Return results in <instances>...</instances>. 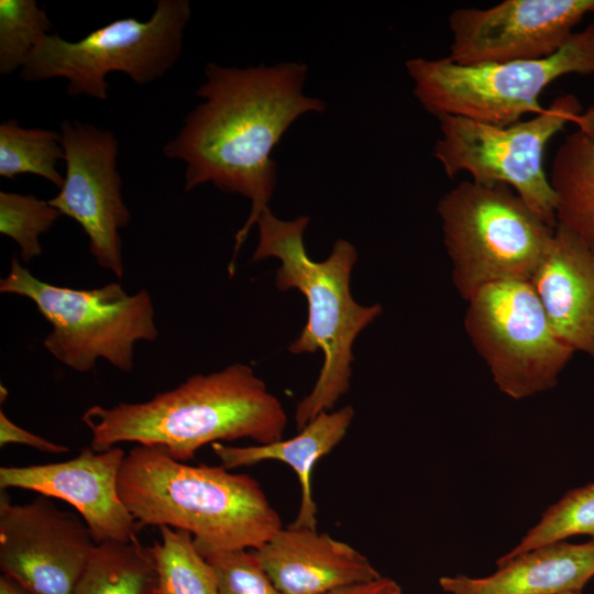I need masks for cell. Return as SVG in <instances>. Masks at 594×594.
<instances>
[{"label":"cell","mask_w":594,"mask_h":594,"mask_svg":"<svg viewBox=\"0 0 594 594\" xmlns=\"http://www.w3.org/2000/svg\"><path fill=\"white\" fill-rule=\"evenodd\" d=\"M307 73L298 62L243 68L208 63L196 91L202 101L163 147L166 157L185 163L186 191L211 183L250 200L249 217L234 237L230 276L251 228L268 209L277 182L274 147L301 116L327 108L304 92Z\"/></svg>","instance_id":"cell-1"},{"label":"cell","mask_w":594,"mask_h":594,"mask_svg":"<svg viewBox=\"0 0 594 594\" xmlns=\"http://www.w3.org/2000/svg\"><path fill=\"white\" fill-rule=\"evenodd\" d=\"M82 422L90 448L106 451L122 442L161 446L186 462L208 443L250 438L257 444L283 439L287 415L279 399L246 364L188 377L142 403L89 407Z\"/></svg>","instance_id":"cell-2"},{"label":"cell","mask_w":594,"mask_h":594,"mask_svg":"<svg viewBox=\"0 0 594 594\" xmlns=\"http://www.w3.org/2000/svg\"><path fill=\"white\" fill-rule=\"evenodd\" d=\"M118 487L139 528L186 530L204 558L257 549L283 527L255 479L222 465L186 464L161 446L136 444L125 453Z\"/></svg>","instance_id":"cell-3"},{"label":"cell","mask_w":594,"mask_h":594,"mask_svg":"<svg viewBox=\"0 0 594 594\" xmlns=\"http://www.w3.org/2000/svg\"><path fill=\"white\" fill-rule=\"evenodd\" d=\"M309 217L282 220L266 209L258 218V242L254 262L268 257L280 260L276 272L279 290L297 289L307 299L308 319L299 337L290 343L294 354L323 353V363L311 392L295 411L297 429L323 411H330L350 388L352 345L360 332L382 312L380 304L363 306L351 294L352 268L358 260L355 248L338 240L328 258L312 261L305 249L304 231Z\"/></svg>","instance_id":"cell-4"},{"label":"cell","mask_w":594,"mask_h":594,"mask_svg":"<svg viewBox=\"0 0 594 594\" xmlns=\"http://www.w3.org/2000/svg\"><path fill=\"white\" fill-rule=\"evenodd\" d=\"M452 282L469 300L480 288L530 280L554 229L504 184L465 180L438 202Z\"/></svg>","instance_id":"cell-5"},{"label":"cell","mask_w":594,"mask_h":594,"mask_svg":"<svg viewBox=\"0 0 594 594\" xmlns=\"http://www.w3.org/2000/svg\"><path fill=\"white\" fill-rule=\"evenodd\" d=\"M414 96L435 117L455 116L505 127L540 113L539 98L557 78L594 75V23L574 32L551 56L485 65H459L449 57L406 62Z\"/></svg>","instance_id":"cell-6"},{"label":"cell","mask_w":594,"mask_h":594,"mask_svg":"<svg viewBox=\"0 0 594 594\" xmlns=\"http://www.w3.org/2000/svg\"><path fill=\"white\" fill-rule=\"evenodd\" d=\"M0 292L32 300L52 324L43 343L61 363L91 371L99 359L123 372L133 366L134 344L158 336L147 290L129 295L119 283L92 289L56 286L31 274L14 255Z\"/></svg>","instance_id":"cell-7"},{"label":"cell","mask_w":594,"mask_h":594,"mask_svg":"<svg viewBox=\"0 0 594 594\" xmlns=\"http://www.w3.org/2000/svg\"><path fill=\"white\" fill-rule=\"evenodd\" d=\"M190 16L188 0H157L146 21L118 19L75 42L50 34L20 70V78L26 82L64 78L69 96L105 101L110 73L147 85L170 70L182 56Z\"/></svg>","instance_id":"cell-8"},{"label":"cell","mask_w":594,"mask_h":594,"mask_svg":"<svg viewBox=\"0 0 594 594\" xmlns=\"http://www.w3.org/2000/svg\"><path fill=\"white\" fill-rule=\"evenodd\" d=\"M581 112L578 98L565 94L531 119L505 127L441 116L437 118L441 136L433 156L450 178L465 172L476 183L507 185L556 228L558 200L543 168V156L551 138Z\"/></svg>","instance_id":"cell-9"},{"label":"cell","mask_w":594,"mask_h":594,"mask_svg":"<svg viewBox=\"0 0 594 594\" xmlns=\"http://www.w3.org/2000/svg\"><path fill=\"white\" fill-rule=\"evenodd\" d=\"M464 328L498 389L513 399L553 388L574 354L554 334L530 280L480 288L468 300Z\"/></svg>","instance_id":"cell-10"},{"label":"cell","mask_w":594,"mask_h":594,"mask_svg":"<svg viewBox=\"0 0 594 594\" xmlns=\"http://www.w3.org/2000/svg\"><path fill=\"white\" fill-rule=\"evenodd\" d=\"M61 135L66 172L59 193L48 202L81 227L98 265L121 278L120 230L129 224L131 215L117 168V136L76 119L62 121Z\"/></svg>","instance_id":"cell-11"},{"label":"cell","mask_w":594,"mask_h":594,"mask_svg":"<svg viewBox=\"0 0 594 594\" xmlns=\"http://www.w3.org/2000/svg\"><path fill=\"white\" fill-rule=\"evenodd\" d=\"M95 542L80 517L40 495L23 505L0 494V568L34 594H73Z\"/></svg>","instance_id":"cell-12"},{"label":"cell","mask_w":594,"mask_h":594,"mask_svg":"<svg viewBox=\"0 0 594 594\" xmlns=\"http://www.w3.org/2000/svg\"><path fill=\"white\" fill-rule=\"evenodd\" d=\"M590 12L594 0H505L487 9L460 8L449 16L448 57L465 66L544 58Z\"/></svg>","instance_id":"cell-13"},{"label":"cell","mask_w":594,"mask_h":594,"mask_svg":"<svg viewBox=\"0 0 594 594\" xmlns=\"http://www.w3.org/2000/svg\"><path fill=\"white\" fill-rule=\"evenodd\" d=\"M125 457L113 447L96 452L81 449L74 459L25 466H1L0 488H21L69 503L88 526L96 543L136 540L139 526L118 487Z\"/></svg>","instance_id":"cell-14"},{"label":"cell","mask_w":594,"mask_h":594,"mask_svg":"<svg viewBox=\"0 0 594 594\" xmlns=\"http://www.w3.org/2000/svg\"><path fill=\"white\" fill-rule=\"evenodd\" d=\"M252 552L283 594H330L382 576L356 549L311 528L282 527Z\"/></svg>","instance_id":"cell-15"},{"label":"cell","mask_w":594,"mask_h":594,"mask_svg":"<svg viewBox=\"0 0 594 594\" xmlns=\"http://www.w3.org/2000/svg\"><path fill=\"white\" fill-rule=\"evenodd\" d=\"M530 283L554 334L594 358V252L558 223Z\"/></svg>","instance_id":"cell-16"},{"label":"cell","mask_w":594,"mask_h":594,"mask_svg":"<svg viewBox=\"0 0 594 594\" xmlns=\"http://www.w3.org/2000/svg\"><path fill=\"white\" fill-rule=\"evenodd\" d=\"M484 578L442 576L439 585L449 594H563L581 592L594 576V540L558 541L496 564Z\"/></svg>","instance_id":"cell-17"},{"label":"cell","mask_w":594,"mask_h":594,"mask_svg":"<svg viewBox=\"0 0 594 594\" xmlns=\"http://www.w3.org/2000/svg\"><path fill=\"white\" fill-rule=\"evenodd\" d=\"M353 417L354 410L348 405L336 411L320 413L290 439L250 447H231L216 442L212 450L221 465L228 470L267 460L288 464L297 474L301 490L300 506L290 526L317 529V505L311 487L312 470L319 459L341 442Z\"/></svg>","instance_id":"cell-18"},{"label":"cell","mask_w":594,"mask_h":594,"mask_svg":"<svg viewBox=\"0 0 594 594\" xmlns=\"http://www.w3.org/2000/svg\"><path fill=\"white\" fill-rule=\"evenodd\" d=\"M576 129L559 146L550 183L557 220L594 252V105L574 119Z\"/></svg>","instance_id":"cell-19"},{"label":"cell","mask_w":594,"mask_h":594,"mask_svg":"<svg viewBox=\"0 0 594 594\" xmlns=\"http://www.w3.org/2000/svg\"><path fill=\"white\" fill-rule=\"evenodd\" d=\"M157 569L151 547L139 540L97 543L73 594H155Z\"/></svg>","instance_id":"cell-20"},{"label":"cell","mask_w":594,"mask_h":594,"mask_svg":"<svg viewBox=\"0 0 594 594\" xmlns=\"http://www.w3.org/2000/svg\"><path fill=\"white\" fill-rule=\"evenodd\" d=\"M59 160H64L61 132L23 128L15 119L0 124L1 177L33 174L61 188L64 177L56 167Z\"/></svg>","instance_id":"cell-21"},{"label":"cell","mask_w":594,"mask_h":594,"mask_svg":"<svg viewBox=\"0 0 594 594\" xmlns=\"http://www.w3.org/2000/svg\"><path fill=\"white\" fill-rule=\"evenodd\" d=\"M161 541L152 552L157 569L155 594H219L210 564L197 551L193 535L160 527Z\"/></svg>","instance_id":"cell-22"},{"label":"cell","mask_w":594,"mask_h":594,"mask_svg":"<svg viewBox=\"0 0 594 594\" xmlns=\"http://www.w3.org/2000/svg\"><path fill=\"white\" fill-rule=\"evenodd\" d=\"M586 535L594 540V482L573 488L552 504L540 520L496 564L536 548Z\"/></svg>","instance_id":"cell-23"},{"label":"cell","mask_w":594,"mask_h":594,"mask_svg":"<svg viewBox=\"0 0 594 594\" xmlns=\"http://www.w3.org/2000/svg\"><path fill=\"white\" fill-rule=\"evenodd\" d=\"M52 30L35 0H0V74L21 70Z\"/></svg>","instance_id":"cell-24"},{"label":"cell","mask_w":594,"mask_h":594,"mask_svg":"<svg viewBox=\"0 0 594 594\" xmlns=\"http://www.w3.org/2000/svg\"><path fill=\"white\" fill-rule=\"evenodd\" d=\"M61 216L48 200L34 195L0 191V232L19 245L21 258L25 263L42 254L40 237Z\"/></svg>","instance_id":"cell-25"},{"label":"cell","mask_w":594,"mask_h":594,"mask_svg":"<svg viewBox=\"0 0 594 594\" xmlns=\"http://www.w3.org/2000/svg\"><path fill=\"white\" fill-rule=\"evenodd\" d=\"M205 559L212 569L219 594H283L252 551L224 550Z\"/></svg>","instance_id":"cell-26"},{"label":"cell","mask_w":594,"mask_h":594,"mask_svg":"<svg viewBox=\"0 0 594 594\" xmlns=\"http://www.w3.org/2000/svg\"><path fill=\"white\" fill-rule=\"evenodd\" d=\"M9 443L25 444L38 451L48 453H65L69 451L66 446L46 440L21 428L10 420L3 410H0V447H4Z\"/></svg>","instance_id":"cell-27"},{"label":"cell","mask_w":594,"mask_h":594,"mask_svg":"<svg viewBox=\"0 0 594 594\" xmlns=\"http://www.w3.org/2000/svg\"><path fill=\"white\" fill-rule=\"evenodd\" d=\"M330 594H404V592L396 581L381 576L371 582L337 590Z\"/></svg>","instance_id":"cell-28"},{"label":"cell","mask_w":594,"mask_h":594,"mask_svg":"<svg viewBox=\"0 0 594 594\" xmlns=\"http://www.w3.org/2000/svg\"><path fill=\"white\" fill-rule=\"evenodd\" d=\"M0 594H34L14 579L2 574L0 578Z\"/></svg>","instance_id":"cell-29"},{"label":"cell","mask_w":594,"mask_h":594,"mask_svg":"<svg viewBox=\"0 0 594 594\" xmlns=\"http://www.w3.org/2000/svg\"><path fill=\"white\" fill-rule=\"evenodd\" d=\"M563 594H583L582 592H568V593H563Z\"/></svg>","instance_id":"cell-30"}]
</instances>
